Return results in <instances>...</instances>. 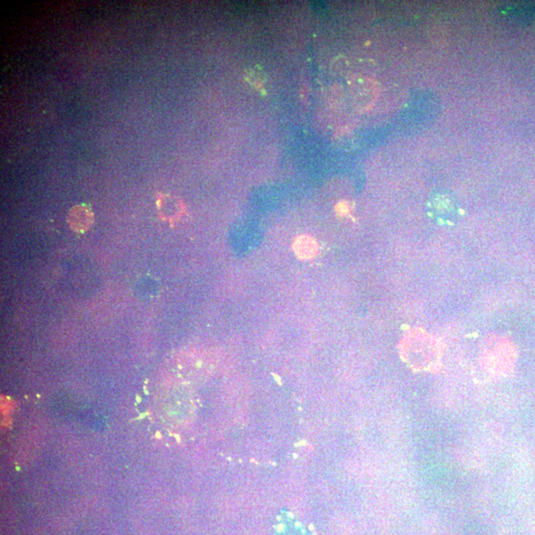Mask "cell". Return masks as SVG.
Wrapping results in <instances>:
<instances>
[{"mask_svg": "<svg viewBox=\"0 0 535 535\" xmlns=\"http://www.w3.org/2000/svg\"><path fill=\"white\" fill-rule=\"evenodd\" d=\"M94 212L86 205H75L68 214V223L76 232H86L94 223Z\"/></svg>", "mask_w": 535, "mask_h": 535, "instance_id": "6da1fadb", "label": "cell"}, {"mask_svg": "<svg viewBox=\"0 0 535 535\" xmlns=\"http://www.w3.org/2000/svg\"><path fill=\"white\" fill-rule=\"evenodd\" d=\"M293 250L298 258L309 260L317 254L318 245L311 236L302 235L296 238L293 243Z\"/></svg>", "mask_w": 535, "mask_h": 535, "instance_id": "7a4b0ae2", "label": "cell"}]
</instances>
